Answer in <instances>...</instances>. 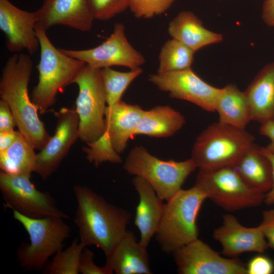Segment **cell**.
<instances>
[{
    "mask_svg": "<svg viewBox=\"0 0 274 274\" xmlns=\"http://www.w3.org/2000/svg\"><path fill=\"white\" fill-rule=\"evenodd\" d=\"M73 191L77 202L74 221L80 241L86 247L100 249L108 257L126 231L130 213L87 187L75 185Z\"/></svg>",
    "mask_w": 274,
    "mask_h": 274,
    "instance_id": "cell-1",
    "label": "cell"
},
{
    "mask_svg": "<svg viewBox=\"0 0 274 274\" xmlns=\"http://www.w3.org/2000/svg\"><path fill=\"white\" fill-rule=\"evenodd\" d=\"M32 67V60L27 54L16 53L10 57L2 71L0 97L9 106L18 130L35 149L41 150L51 136L28 94Z\"/></svg>",
    "mask_w": 274,
    "mask_h": 274,
    "instance_id": "cell-2",
    "label": "cell"
},
{
    "mask_svg": "<svg viewBox=\"0 0 274 274\" xmlns=\"http://www.w3.org/2000/svg\"><path fill=\"white\" fill-rule=\"evenodd\" d=\"M36 30L40 43V60L37 66L38 82L32 90L31 99L43 114L54 105L58 93L71 84L86 64L56 48L47 31L38 23Z\"/></svg>",
    "mask_w": 274,
    "mask_h": 274,
    "instance_id": "cell-3",
    "label": "cell"
},
{
    "mask_svg": "<svg viewBox=\"0 0 274 274\" xmlns=\"http://www.w3.org/2000/svg\"><path fill=\"white\" fill-rule=\"evenodd\" d=\"M206 199L204 193L194 185L188 189H181L166 201L155 234L164 252L172 254L198 238L196 220Z\"/></svg>",
    "mask_w": 274,
    "mask_h": 274,
    "instance_id": "cell-4",
    "label": "cell"
},
{
    "mask_svg": "<svg viewBox=\"0 0 274 274\" xmlns=\"http://www.w3.org/2000/svg\"><path fill=\"white\" fill-rule=\"evenodd\" d=\"M254 140L245 129L219 121L210 125L198 135L191 158L198 168L233 166Z\"/></svg>",
    "mask_w": 274,
    "mask_h": 274,
    "instance_id": "cell-5",
    "label": "cell"
},
{
    "mask_svg": "<svg viewBox=\"0 0 274 274\" xmlns=\"http://www.w3.org/2000/svg\"><path fill=\"white\" fill-rule=\"evenodd\" d=\"M14 219L27 232L29 243L21 244L17 251L19 264L28 270H40L49 258L61 250L70 228L63 218L50 216L32 218L13 211Z\"/></svg>",
    "mask_w": 274,
    "mask_h": 274,
    "instance_id": "cell-6",
    "label": "cell"
},
{
    "mask_svg": "<svg viewBox=\"0 0 274 274\" xmlns=\"http://www.w3.org/2000/svg\"><path fill=\"white\" fill-rule=\"evenodd\" d=\"M123 168L128 174L146 180L158 197L167 201L182 189L185 180L197 166L191 158L182 161L163 160L151 155L143 146H136L128 153Z\"/></svg>",
    "mask_w": 274,
    "mask_h": 274,
    "instance_id": "cell-7",
    "label": "cell"
},
{
    "mask_svg": "<svg viewBox=\"0 0 274 274\" xmlns=\"http://www.w3.org/2000/svg\"><path fill=\"white\" fill-rule=\"evenodd\" d=\"M194 185L207 198L229 212L255 207L264 201L265 194L248 186L233 166L199 168Z\"/></svg>",
    "mask_w": 274,
    "mask_h": 274,
    "instance_id": "cell-8",
    "label": "cell"
},
{
    "mask_svg": "<svg viewBox=\"0 0 274 274\" xmlns=\"http://www.w3.org/2000/svg\"><path fill=\"white\" fill-rule=\"evenodd\" d=\"M79 92L75 110L79 118V138L87 145L104 134L107 106L100 70L86 64L72 81Z\"/></svg>",
    "mask_w": 274,
    "mask_h": 274,
    "instance_id": "cell-9",
    "label": "cell"
},
{
    "mask_svg": "<svg viewBox=\"0 0 274 274\" xmlns=\"http://www.w3.org/2000/svg\"><path fill=\"white\" fill-rule=\"evenodd\" d=\"M31 177L0 172V189L5 207L32 218L57 216L68 218L50 193L37 189Z\"/></svg>",
    "mask_w": 274,
    "mask_h": 274,
    "instance_id": "cell-10",
    "label": "cell"
},
{
    "mask_svg": "<svg viewBox=\"0 0 274 274\" xmlns=\"http://www.w3.org/2000/svg\"><path fill=\"white\" fill-rule=\"evenodd\" d=\"M59 49L65 54L100 70L114 65L135 70L145 62L143 55L128 41L125 26L121 23L116 24L110 36L95 47L84 50Z\"/></svg>",
    "mask_w": 274,
    "mask_h": 274,
    "instance_id": "cell-11",
    "label": "cell"
},
{
    "mask_svg": "<svg viewBox=\"0 0 274 274\" xmlns=\"http://www.w3.org/2000/svg\"><path fill=\"white\" fill-rule=\"evenodd\" d=\"M172 254L180 274H247L246 264L222 256L198 238Z\"/></svg>",
    "mask_w": 274,
    "mask_h": 274,
    "instance_id": "cell-12",
    "label": "cell"
},
{
    "mask_svg": "<svg viewBox=\"0 0 274 274\" xmlns=\"http://www.w3.org/2000/svg\"><path fill=\"white\" fill-rule=\"evenodd\" d=\"M149 81L173 98L191 102L209 112L215 111L220 88L205 82L192 69L151 75Z\"/></svg>",
    "mask_w": 274,
    "mask_h": 274,
    "instance_id": "cell-13",
    "label": "cell"
},
{
    "mask_svg": "<svg viewBox=\"0 0 274 274\" xmlns=\"http://www.w3.org/2000/svg\"><path fill=\"white\" fill-rule=\"evenodd\" d=\"M55 114L54 133L37 154L36 173L44 180L57 170L79 138V118L75 109L63 107Z\"/></svg>",
    "mask_w": 274,
    "mask_h": 274,
    "instance_id": "cell-14",
    "label": "cell"
},
{
    "mask_svg": "<svg viewBox=\"0 0 274 274\" xmlns=\"http://www.w3.org/2000/svg\"><path fill=\"white\" fill-rule=\"evenodd\" d=\"M38 21L35 12L20 9L9 0H0V29L4 33L6 46L10 52L25 50L32 55L38 51Z\"/></svg>",
    "mask_w": 274,
    "mask_h": 274,
    "instance_id": "cell-15",
    "label": "cell"
},
{
    "mask_svg": "<svg viewBox=\"0 0 274 274\" xmlns=\"http://www.w3.org/2000/svg\"><path fill=\"white\" fill-rule=\"evenodd\" d=\"M213 236L221 245V254L228 257L247 252L262 253L269 248L259 225L244 226L231 214L223 216L222 225L214 230Z\"/></svg>",
    "mask_w": 274,
    "mask_h": 274,
    "instance_id": "cell-16",
    "label": "cell"
},
{
    "mask_svg": "<svg viewBox=\"0 0 274 274\" xmlns=\"http://www.w3.org/2000/svg\"><path fill=\"white\" fill-rule=\"evenodd\" d=\"M35 13L38 23L46 31L62 25L86 32L91 29L94 20L87 0H43Z\"/></svg>",
    "mask_w": 274,
    "mask_h": 274,
    "instance_id": "cell-17",
    "label": "cell"
},
{
    "mask_svg": "<svg viewBox=\"0 0 274 274\" xmlns=\"http://www.w3.org/2000/svg\"><path fill=\"white\" fill-rule=\"evenodd\" d=\"M145 110L140 106L121 100L107 106L105 112L106 129L100 137L108 141L118 153L125 149Z\"/></svg>",
    "mask_w": 274,
    "mask_h": 274,
    "instance_id": "cell-18",
    "label": "cell"
},
{
    "mask_svg": "<svg viewBox=\"0 0 274 274\" xmlns=\"http://www.w3.org/2000/svg\"><path fill=\"white\" fill-rule=\"evenodd\" d=\"M132 183L139 196L134 223L140 233V243L147 247L157 231L164 203L151 186L142 178L135 176Z\"/></svg>",
    "mask_w": 274,
    "mask_h": 274,
    "instance_id": "cell-19",
    "label": "cell"
},
{
    "mask_svg": "<svg viewBox=\"0 0 274 274\" xmlns=\"http://www.w3.org/2000/svg\"><path fill=\"white\" fill-rule=\"evenodd\" d=\"M147 248L137 241L132 231L127 230L106 257L105 264L117 274H151Z\"/></svg>",
    "mask_w": 274,
    "mask_h": 274,
    "instance_id": "cell-20",
    "label": "cell"
},
{
    "mask_svg": "<svg viewBox=\"0 0 274 274\" xmlns=\"http://www.w3.org/2000/svg\"><path fill=\"white\" fill-rule=\"evenodd\" d=\"M244 92L252 121L262 124L274 120V62L260 70Z\"/></svg>",
    "mask_w": 274,
    "mask_h": 274,
    "instance_id": "cell-21",
    "label": "cell"
},
{
    "mask_svg": "<svg viewBox=\"0 0 274 274\" xmlns=\"http://www.w3.org/2000/svg\"><path fill=\"white\" fill-rule=\"evenodd\" d=\"M170 37L194 52L208 45L218 44L223 40V35L206 28L200 19L193 12L182 11L169 23Z\"/></svg>",
    "mask_w": 274,
    "mask_h": 274,
    "instance_id": "cell-22",
    "label": "cell"
},
{
    "mask_svg": "<svg viewBox=\"0 0 274 274\" xmlns=\"http://www.w3.org/2000/svg\"><path fill=\"white\" fill-rule=\"evenodd\" d=\"M233 166L250 188L264 194L270 190L272 184V166L261 147L252 144Z\"/></svg>",
    "mask_w": 274,
    "mask_h": 274,
    "instance_id": "cell-23",
    "label": "cell"
},
{
    "mask_svg": "<svg viewBox=\"0 0 274 274\" xmlns=\"http://www.w3.org/2000/svg\"><path fill=\"white\" fill-rule=\"evenodd\" d=\"M185 123L184 117L178 111L168 106H158L145 110L133 135L169 137L180 130Z\"/></svg>",
    "mask_w": 274,
    "mask_h": 274,
    "instance_id": "cell-24",
    "label": "cell"
},
{
    "mask_svg": "<svg viewBox=\"0 0 274 274\" xmlns=\"http://www.w3.org/2000/svg\"><path fill=\"white\" fill-rule=\"evenodd\" d=\"M215 111L219 121L245 129L251 121L249 104L244 91L234 84H227L220 88Z\"/></svg>",
    "mask_w": 274,
    "mask_h": 274,
    "instance_id": "cell-25",
    "label": "cell"
},
{
    "mask_svg": "<svg viewBox=\"0 0 274 274\" xmlns=\"http://www.w3.org/2000/svg\"><path fill=\"white\" fill-rule=\"evenodd\" d=\"M32 144L18 130L13 143L0 152L1 171L12 175L31 177L36 172L37 154Z\"/></svg>",
    "mask_w": 274,
    "mask_h": 274,
    "instance_id": "cell-26",
    "label": "cell"
},
{
    "mask_svg": "<svg viewBox=\"0 0 274 274\" xmlns=\"http://www.w3.org/2000/svg\"><path fill=\"white\" fill-rule=\"evenodd\" d=\"M194 52L179 41L172 38L162 46L158 57L157 73H164L190 68Z\"/></svg>",
    "mask_w": 274,
    "mask_h": 274,
    "instance_id": "cell-27",
    "label": "cell"
},
{
    "mask_svg": "<svg viewBox=\"0 0 274 274\" xmlns=\"http://www.w3.org/2000/svg\"><path fill=\"white\" fill-rule=\"evenodd\" d=\"M143 72L140 67L127 72H119L111 67L100 70L107 106L121 101L122 96L130 84Z\"/></svg>",
    "mask_w": 274,
    "mask_h": 274,
    "instance_id": "cell-28",
    "label": "cell"
},
{
    "mask_svg": "<svg viewBox=\"0 0 274 274\" xmlns=\"http://www.w3.org/2000/svg\"><path fill=\"white\" fill-rule=\"evenodd\" d=\"M86 247L77 239L73 241L71 245L64 250L57 252L52 260L46 264L44 273L78 274L79 273V263L81 254Z\"/></svg>",
    "mask_w": 274,
    "mask_h": 274,
    "instance_id": "cell-29",
    "label": "cell"
},
{
    "mask_svg": "<svg viewBox=\"0 0 274 274\" xmlns=\"http://www.w3.org/2000/svg\"><path fill=\"white\" fill-rule=\"evenodd\" d=\"M94 19L106 21L129 8L131 0H87Z\"/></svg>",
    "mask_w": 274,
    "mask_h": 274,
    "instance_id": "cell-30",
    "label": "cell"
},
{
    "mask_svg": "<svg viewBox=\"0 0 274 274\" xmlns=\"http://www.w3.org/2000/svg\"><path fill=\"white\" fill-rule=\"evenodd\" d=\"M176 0H131L129 9L137 18H151L166 12Z\"/></svg>",
    "mask_w": 274,
    "mask_h": 274,
    "instance_id": "cell-31",
    "label": "cell"
},
{
    "mask_svg": "<svg viewBox=\"0 0 274 274\" xmlns=\"http://www.w3.org/2000/svg\"><path fill=\"white\" fill-rule=\"evenodd\" d=\"M94 253L85 248L81 254L79 263V273L82 274H111L113 272L106 264L102 267L93 261Z\"/></svg>",
    "mask_w": 274,
    "mask_h": 274,
    "instance_id": "cell-32",
    "label": "cell"
},
{
    "mask_svg": "<svg viewBox=\"0 0 274 274\" xmlns=\"http://www.w3.org/2000/svg\"><path fill=\"white\" fill-rule=\"evenodd\" d=\"M246 268L247 274H271L274 272V263L268 257L259 254L248 261Z\"/></svg>",
    "mask_w": 274,
    "mask_h": 274,
    "instance_id": "cell-33",
    "label": "cell"
},
{
    "mask_svg": "<svg viewBox=\"0 0 274 274\" xmlns=\"http://www.w3.org/2000/svg\"><path fill=\"white\" fill-rule=\"evenodd\" d=\"M259 225L269 248L274 249V209L263 212L262 220Z\"/></svg>",
    "mask_w": 274,
    "mask_h": 274,
    "instance_id": "cell-34",
    "label": "cell"
},
{
    "mask_svg": "<svg viewBox=\"0 0 274 274\" xmlns=\"http://www.w3.org/2000/svg\"><path fill=\"white\" fill-rule=\"evenodd\" d=\"M16 123L11 109L5 100H0V132L14 129Z\"/></svg>",
    "mask_w": 274,
    "mask_h": 274,
    "instance_id": "cell-35",
    "label": "cell"
},
{
    "mask_svg": "<svg viewBox=\"0 0 274 274\" xmlns=\"http://www.w3.org/2000/svg\"><path fill=\"white\" fill-rule=\"evenodd\" d=\"M259 132L261 135L269 139L270 141L269 144L264 148L269 152L274 154V120L261 124Z\"/></svg>",
    "mask_w": 274,
    "mask_h": 274,
    "instance_id": "cell-36",
    "label": "cell"
},
{
    "mask_svg": "<svg viewBox=\"0 0 274 274\" xmlns=\"http://www.w3.org/2000/svg\"><path fill=\"white\" fill-rule=\"evenodd\" d=\"M261 17L266 25L274 27V0H264Z\"/></svg>",
    "mask_w": 274,
    "mask_h": 274,
    "instance_id": "cell-37",
    "label": "cell"
},
{
    "mask_svg": "<svg viewBox=\"0 0 274 274\" xmlns=\"http://www.w3.org/2000/svg\"><path fill=\"white\" fill-rule=\"evenodd\" d=\"M18 130L0 132V152L6 150L16 140Z\"/></svg>",
    "mask_w": 274,
    "mask_h": 274,
    "instance_id": "cell-38",
    "label": "cell"
},
{
    "mask_svg": "<svg viewBox=\"0 0 274 274\" xmlns=\"http://www.w3.org/2000/svg\"><path fill=\"white\" fill-rule=\"evenodd\" d=\"M262 151L269 159L272 166V184L270 190L265 195L264 202L268 205L274 204V154L265 150L264 147H261Z\"/></svg>",
    "mask_w": 274,
    "mask_h": 274,
    "instance_id": "cell-39",
    "label": "cell"
}]
</instances>
